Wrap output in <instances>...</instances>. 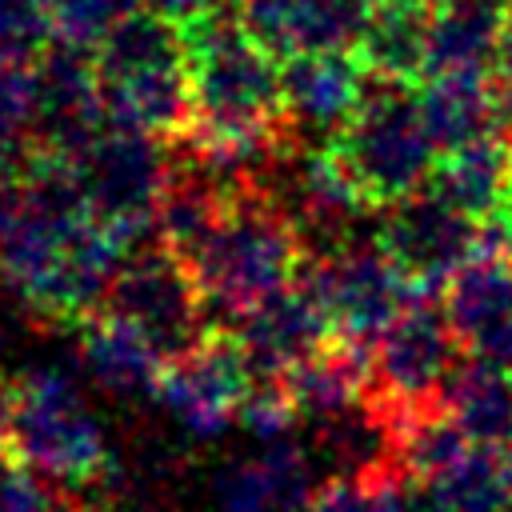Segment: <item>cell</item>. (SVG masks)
I'll return each instance as SVG.
<instances>
[{
    "mask_svg": "<svg viewBox=\"0 0 512 512\" xmlns=\"http://www.w3.org/2000/svg\"><path fill=\"white\" fill-rule=\"evenodd\" d=\"M488 232H492L496 244H504L512 252V176H508V184H504V192H500V200L488 216Z\"/></svg>",
    "mask_w": 512,
    "mask_h": 512,
    "instance_id": "31",
    "label": "cell"
},
{
    "mask_svg": "<svg viewBox=\"0 0 512 512\" xmlns=\"http://www.w3.org/2000/svg\"><path fill=\"white\" fill-rule=\"evenodd\" d=\"M356 56L372 72V80L412 84L428 72V12L380 0V8L356 40Z\"/></svg>",
    "mask_w": 512,
    "mask_h": 512,
    "instance_id": "22",
    "label": "cell"
},
{
    "mask_svg": "<svg viewBox=\"0 0 512 512\" xmlns=\"http://www.w3.org/2000/svg\"><path fill=\"white\" fill-rule=\"evenodd\" d=\"M368 68L344 52H300L280 64L284 124L296 144L328 148L368 92Z\"/></svg>",
    "mask_w": 512,
    "mask_h": 512,
    "instance_id": "11",
    "label": "cell"
},
{
    "mask_svg": "<svg viewBox=\"0 0 512 512\" xmlns=\"http://www.w3.org/2000/svg\"><path fill=\"white\" fill-rule=\"evenodd\" d=\"M184 32L192 120L180 140L256 172L288 140L276 56L224 12L188 20Z\"/></svg>",
    "mask_w": 512,
    "mask_h": 512,
    "instance_id": "1",
    "label": "cell"
},
{
    "mask_svg": "<svg viewBox=\"0 0 512 512\" xmlns=\"http://www.w3.org/2000/svg\"><path fill=\"white\" fill-rule=\"evenodd\" d=\"M444 316L468 360L512 372V256L492 232L480 256L448 280Z\"/></svg>",
    "mask_w": 512,
    "mask_h": 512,
    "instance_id": "12",
    "label": "cell"
},
{
    "mask_svg": "<svg viewBox=\"0 0 512 512\" xmlns=\"http://www.w3.org/2000/svg\"><path fill=\"white\" fill-rule=\"evenodd\" d=\"M296 424H300V416H296V404H292L284 380H252V388L240 404L236 428L248 432L256 444H280V440H292Z\"/></svg>",
    "mask_w": 512,
    "mask_h": 512,
    "instance_id": "28",
    "label": "cell"
},
{
    "mask_svg": "<svg viewBox=\"0 0 512 512\" xmlns=\"http://www.w3.org/2000/svg\"><path fill=\"white\" fill-rule=\"evenodd\" d=\"M52 36V0H0V64H32Z\"/></svg>",
    "mask_w": 512,
    "mask_h": 512,
    "instance_id": "27",
    "label": "cell"
},
{
    "mask_svg": "<svg viewBox=\"0 0 512 512\" xmlns=\"http://www.w3.org/2000/svg\"><path fill=\"white\" fill-rule=\"evenodd\" d=\"M248 388H252V368L240 344L232 340V332L212 328L196 348L164 364L152 400L188 440L212 444L228 428H236Z\"/></svg>",
    "mask_w": 512,
    "mask_h": 512,
    "instance_id": "9",
    "label": "cell"
},
{
    "mask_svg": "<svg viewBox=\"0 0 512 512\" xmlns=\"http://www.w3.org/2000/svg\"><path fill=\"white\" fill-rule=\"evenodd\" d=\"M232 340L240 344L252 380H284L292 368L312 360L336 336L316 296L296 280L272 292L268 300H260L256 308H248L232 324Z\"/></svg>",
    "mask_w": 512,
    "mask_h": 512,
    "instance_id": "13",
    "label": "cell"
},
{
    "mask_svg": "<svg viewBox=\"0 0 512 512\" xmlns=\"http://www.w3.org/2000/svg\"><path fill=\"white\" fill-rule=\"evenodd\" d=\"M444 408L476 444L504 448L512 440V372L464 360L448 384Z\"/></svg>",
    "mask_w": 512,
    "mask_h": 512,
    "instance_id": "23",
    "label": "cell"
},
{
    "mask_svg": "<svg viewBox=\"0 0 512 512\" xmlns=\"http://www.w3.org/2000/svg\"><path fill=\"white\" fill-rule=\"evenodd\" d=\"M376 240L412 280L416 292H436L448 288V280L468 260L480 256L488 228H480L476 216L460 212L456 204H448L428 188L380 208Z\"/></svg>",
    "mask_w": 512,
    "mask_h": 512,
    "instance_id": "10",
    "label": "cell"
},
{
    "mask_svg": "<svg viewBox=\"0 0 512 512\" xmlns=\"http://www.w3.org/2000/svg\"><path fill=\"white\" fill-rule=\"evenodd\" d=\"M404 488L412 512H500L512 496V460L500 448L468 444L456 460Z\"/></svg>",
    "mask_w": 512,
    "mask_h": 512,
    "instance_id": "19",
    "label": "cell"
},
{
    "mask_svg": "<svg viewBox=\"0 0 512 512\" xmlns=\"http://www.w3.org/2000/svg\"><path fill=\"white\" fill-rule=\"evenodd\" d=\"M460 352L464 348L444 312L428 300L408 304L368 352V400H376L396 428L408 416L444 408L448 384L464 364Z\"/></svg>",
    "mask_w": 512,
    "mask_h": 512,
    "instance_id": "6",
    "label": "cell"
},
{
    "mask_svg": "<svg viewBox=\"0 0 512 512\" xmlns=\"http://www.w3.org/2000/svg\"><path fill=\"white\" fill-rule=\"evenodd\" d=\"M328 148L344 168L348 184L372 208H388L420 192L440 156L420 120L416 92L396 80L368 84L360 108Z\"/></svg>",
    "mask_w": 512,
    "mask_h": 512,
    "instance_id": "4",
    "label": "cell"
},
{
    "mask_svg": "<svg viewBox=\"0 0 512 512\" xmlns=\"http://www.w3.org/2000/svg\"><path fill=\"white\" fill-rule=\"evenodd\" d=\"M0 352H4V324H0Z\"/></svg>",
    "mask_w": 512,
    "mask_h": 512,
    "instance_id": "35",
    "label": "cell"
},
{
    "mask_svg": "<svg viewBox=\"0 0 512 512\" xmlns=\"http://www.w3.org/2000/svg\"><path fill=\"white\" fill-rule=\"evenodd\" d=\"M416 104L436 152H452L484 136H504V124L512 116V104L504 100L500 84L492 88L488 76H468V72L424 76Z\"/></svg>",
    "mask_w": 512,
    "mask_h": 512,
    "instance_id": "17",
    "label": "cell"
},
{
    "mask_svg": "<svg viewBox=\"0 0 512 512\" xmlns=\"http://www.w3.org/2000/svg\"><path fill=\"white\" fill-rule=\"evenodd\" d=\"M16 192H20V168H12L8 160H0V224L8 220V212L16 204Z\"/></svg>",
    "mask_w": 512,
    "mask_h": 512,
    "instance_id": "32",
    "label": "cell"
},
{
    "mask_svg": "<svg viewBox=\"0 0 512 512\" xmlns=\"http://www.w3.org/2000/svg\"><path fill=\"white\" fill-rule=\"evenodd\" d=\"M304 512H412V500L396 472L328 476Z\"/></svg>",
    "mask_w": 512,
    "mask_h": 512,
    "instance_id": "25",
    "label": "cell"
},
{
    "mask_svg": "<svg viewBox=\"0 0 512 512\" xmlns=\"http://www.w3.org/2000/svg\"><path fill=\"white\" fill-rule=\"evenodd\" d=\"M512 28V0H448L428 12V72L488 76Z\"/></svg>",
    "mask_w": 512,
    "mask_h": 512,
    "instance_id": "18",
    "label": "cell"
},
{
    "mask_svg": "<svg viewBox=\"0 0 512 512\" xmlns=\"http://www.w3.org/2000/svg\"><path fill=\"white\" fill-rule=\"evenodd\" d=\"M296 280L324 308L332 336L360 348H372L416 292L396 260L380 248V240H360L328 260H304Z\"/></svg>",
    "mask_w": 512,
    "mask_h": 512,
    "instance_id": "7",
    "label": "cell"
},
{
    "mask_svg": "<svg viewBox=\"0 0 512 512\" xmlns=\"http://www.w3.org/2000/svg\"><path fill=\"white\" fill-rule=\"evenodd\" d=\"M396 4H408V8H420V12H432V8H440V4H448V0H396Z\"/></svg>",
    "mask_w": 512,
    "mask_h": 512,
    "instance_id": "34",
    "label": "cell"
},
{
    "mask_svg": "<svg viewBox=\"0 0 512 512\" xmlns=\"http://www.w3.org/2000/svg\"><path fill=\"white\" fill-rule=\"evenodd\" d=\"M40 84L32 64H0V160L24 172L36 156Z\"/></svg>",
    "mask_w": 512,
    "mask_h": 512,
    "instance_id": "24",
    "label": "cell"
},
{
    "mask_svg": "<svg viewBox=\"0 0 512 512\" xmlns=\"http://www.w3.org/2000/svg\"><path fill=\"white\" fill-rule=\"evenodd\" d=\"M100 312L132 324L140 336L152 340V348L164 360L196 348L212 332L192 272L168 248L132 252L120 264Z\"/></svg>",
    "mask_w": 512,
    "mask_h": 512,
    "instance_id": "8",
    "label": "cell"
},
{
    "mask_svg": "<svg viewBox=\"0 0 512 512\" xmlns=\"http://www.w3.org/2000/svg\"><path fill=\"white\" fill-rule=\"evenodd\" d=\"M40 84V128H36V152L72 160L112 116L104 104L100 72L88 48H56L40 56L36 64Z\"/></svg>",
    "mask_w": 512,
    "mask_h": 512,
    "instance_id": "14",
    "label": "cell"
},
{
    "mask_svg": "<svg viewBox=\"0 0 512 512\" xmlns=\"http://www.w3.org/2000/svg\"><path fill=\"white\" fill-rule=\"evenodd\" d=\"M4 456L68 488H84L112 468L100 416H92L80 384L56 364L24 368L8 384Z\"/></svg>",
    "mask_w": 512,
    "mask_h": 512,
    "instance_id": "3",
    "label": "cell"
},
{
    "mask_svg": "<svg viewBox=\"0 0 512 512\" xmlns=\"http://www.w3.org/2000/svg\"><path fill=\"white\" fill-rule=\"evenodd\" d=\"M68 164L88 216L112 228L132 252H140V240L156 236V212L172 176L164 140L108 120Z\"/></svg>",
    "mask_w": 512,
    "mask_h": 512,
    "instance_id": "5",
    "label": "cell"
},
{
    "mask_svg": "<svg viewBox=\"0 0 512 512\" xmlns=\"http://www.w3.org/2000/svg\"><path fill=\"white\" fill-rule=\"evenodd\" d=\"M144 0H52V28L60 44L96 48L124 16L140 12Z\"/></svg>",
    "mask_w": 512,
    "mask_h": 512,
    "instance_id": "26",
    "label": "cell"
},
{
    "mask_svg": "<svg viewBox=\"0 0 512 512\" xmlns=\"http://www.w3.org/2000/svg\"><path fill=\"white\" fill-rule=\"evenodd\" d=\"M312 492V452L296 440L256 444L216 476L220 512H304Z\"/></svg>",
    "mask_w": 512,
    "mask_h": 512,
    "instance_id": "15",
    "label": "cell"
},
{
    "mask_svg": "<svg viewBox=\"0 0 512 512\" xmlns=\"http://www.w3.org/2000/svg\"><path fill=\"white\" fill-rule=\"evenodd\" d=\"M284 388L296 404L300 424L320 428L368 396V352L360 344L332 340L312 360L292 368L284 376Z\"/></svg>",
    "mask_w": 512,
    "mask_h": 512,
    "instance_id": "20",
    "label": "cell"
},
{
    "mask_svg": "<svg viewBox=\"0 0 512 512\" xmlns=\"http://www.w3.org/2000/svg\"><path fill=\"white\" fill-rule=\"evenodd\" d=\"M496 80H500L504 100L512 104V28H508V36H504V44H500V56H496Z\"/></svg>",
    "mask_w": 512,
    "mask_h": 512,
    "instance_id": "33",
    "label": "cell"
},
{
    "mask_svg": "<svg viewBox=\"0 0 512 512\" xmlns=\"http://www.w3.org/2000/svg\"><path fill=\"white\" fill-rule=\"evenodd\" d=\"M300 264L304 248L296 228L256 184L240 192L212 232L184 256L212 328H224V320L236 324L248 308L296 284Z\"/></svg>",
    "mask_w": 512,
    "mask_h": 512,
    "instance_id": "2",
    "label": "cell"
},
{
    "mask_svg": "<svg viewBox=\"0 0 512 512\" xmlns=\"http://www.w3.org/2000/svg\"><path fill=\"white\" fill-rule=\"evenodd\" d=\"M44 472L4 456L0 464V512H76L72 500H64Z\"/></svg>",
    "mask_w": 512,
    "mask_h": 512,
    "instance_id": "29",
    "label": "cell"
},
{
    "mask_svg": "<svg viewBox=\"0 0 512 512\" xmlns=\"http://www.w3.org/2000/svg\"><path fill=\"white\" fill-rule=\"evenodd\" d=\"M76 364L84 380L104 396L136 400V396H156V384L168 360L132 324L108 312H96L76 324Z\"/></svg>",
    "mask_w": 512,
    "mask_h": 512,
    "instance_id": "16",
    "label": "cell"
},
{
    "mask_svg": "<svg viewBox=\"0 0 512 512\" xmlns=\"http://www.w3.org/2000/svg\"><path fill=\"white\" fill-rule=\"evenodd\" d=\"M228 4H236V0H144V8H152L160 16H172L180 24L200 20V16H212V12H224Z\"/></svg>",
    "mask_w": 512,
    "mask_h": 512,
    "instance_id": "30",
    "label": "cell"
},
{
    "mask_svg": "<svg viewBox=\"0 0 512 512\" xmlns=\"http://www.w3.org/2000/svg\"><path fill=\"white\" fill-rule=\"evenodd\" d=\"M508 176H512V144L504 136H484L476 144L440 152L428 176V188L480 220V216H492Z\"/></svg>",
    "mask_w": 512,
    "mask_h": 512,
    "instance_id": "21",
    "label": "cell"
}]
</instances>
